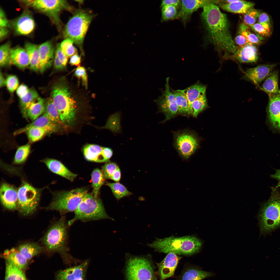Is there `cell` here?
<instances>
[{"mask_svg":"<svg viewBox=\"0 0 280 280\" xmlns=\"http://www.w3.org/2000/svg\"><path fill=\"white\" fill-rule=\"evenodd\" d=\"M211 2L204 0H181L180 10L178 13L180 18L185 25L190 19L192 14L206 4Z\"/></svg>","mask_w":280,"mask_h":280,"instance_id":"obj_22","label":"cell"},{"mask_svg":"<svg viewBox=\"0 0 280 280\" xmlns=\"http://www.w3.org/2000/svg\"><path fill=\"white\" fill-rule=\"evenodd\" d=\"M88 264L86 261L78 265L60 270L56 274L55 280H85Z\"/></svg>","mask_w":280,"mask_h":280,"instance_id":"obj_17","label":"cell"},{"mask_svg":"<svg viewBox=\"0 0 280 280\" xmlns=\"http://www.w3.org/2000/svg\"><path fill=\"white\" fill-rule=\"evenodd\" d=\"M177 8L172 5H165L162 7V22L172 20L178 18Z\"/></svg>","mask_w":280,"mask_h":280,"instance_id":"obj_46","label":"cell"},{"mask_svg":"<svg viewBox=\"0 0 280 280\" xmlns=\"http://www.w3.org/2000/svg\"><path fill=\"white\" fill-rule=\"evenodd\" d=\"M21 2L47 15L59 28L61 27L60 12L63 10L71 9L65 0H27Z\"/></svg>","mask_w":280,"mask_h":280,"instance_id":"obj_11","label":"cell"},{"mask_svg":"<svg viewBox=\"0 0 280 280\" xmlns=\"http://www.w3.org/2000/svg\"><path fill=\"white\" fill-rule=\"evenodd\" d=\"M206 86L198 81L194 84L181 91L186 96L188 102L189 115H192L193 102L201 94L206 92Z\"/></svg>","mask_w":280,"mask_h":280,"instance_id":"obj_28","label":"cell"},{"mask_svg":"<svg viewBox=\"0 0 280 280\" xmlns=\"http://www.w3.org/2000/svg\"><path fill=\"white\" fill-rule=\"evenodd\" d=\"M254 5V4L251 2L237 0L231 3L221 4L220 6L223 9L228 12L244 14L250 9L253 8Z\"/></svg>","mask_w":280,"mask_h":280,"instance_id":"obj_30","label":"cell"},{"mask_svg":"<svg viewBox=\"0 0 280 280\" xmlns=\"http://www.w3.org/2000/svg\"><path fill=\"white\" fill-rule=\"evenodd\" d=\"M10 43L8 42L0 47V66L4 67L10 66L12 63L10 56Z\"/></svg>","mask_w":280,"mask_h":280,"instance_id":"obj_44","label":"cell"},{"mask_svg":"<svg viewBox=\"0 0 280 280\" xmlns=\"http://www.w3.org/2000/svg\"><path fill=\"white\" fill-rule=\"evenodd\" d=\"M279 188L271 187L270 196L262 206L257 215L260 232L265 234L280 226V193Z\"/></svg>","mask_w":280,"mask_h":280,"instance_id":"obj_6","label":"cell"},{"mask_svg":"<svg viewBox=\"0 0 280 280\" xmlns=\"http://www.w3.org/2000/svg\"><path fill=\"white\" fill-rule=\"evenodd\" d=\"M83 152L87 160L99 163L108 162L113 153L112 150L109 148L91 144L85 145Z\"/></svg>","mask_w":280,"mask_h":280,"instance_id":"obj_14","label":"cell"},{"mask_svg":"<svg viewBox=\"0 0 280 280\" xmlns=\"http://www.w3.org/2000/svg\"><path fill=\"white\" fill-rule=\"evenodd\" d=\"M271 178L275 179L278 181V183L276 186L278 188L280 187V169L276 170L275 173L271 175Z\"/></svg>","mask_w":280,"mask_h":280,"instance_id":"obj_62","label":"cell"},{"mask_svg":"<svg viewBox=\"0 0 280 280\" xmlns=\"http://www.w3.org/2000/svg\"><path fill=\"white\" fill-rule=\"evenodd\" d=\"M69 227L65 215L61 216L49 229L43 240V243L48 250L59 254L64 263L66 265L81 262L73 257L69 253Z\"/></svg>","mask_w":280,"mask_h":280,"instance_id":"obj_2","label":"cell"},{"mask_svg":"<svg viewBox=\"0 0 280 280\" xmlns=\"http://www.w3.org/2000/svg\"><path fill=\"white\" fill-rule=\"evenodd\" d=\"M240 34L244 37L252 45H259L263 38L259 35L256 34L250 30L249 26L244 23L240 26Z\"/></svg>","mask_w":280,"mask_h":280,"instance_id":"obj_42","label":"cell"},{"mask_svg":"<svg viewBox=\"0 0 280 280\" xmlns=\"http://www.w3.org/2000/svg\"><path fill=\"white\" fill-rule=\"evenodd\" d=\"M118 166L114 162H108L102 167L101 171L105 179H110Z\"/></svg>","mask_w":280,"mask_h":280,"instance_id":"obj_50","label":"cell"},{"mask_svg":"<svg viewBox=\"0 0 280 280\" xmlns=\"http://www.w3.org/2000/svg\"><path fill=\"white\" fill-rule=\"evenodd\" d=\"M54 65L55 68L58 70H62L65 67L55 56L54 59Z\"/></svg>","mask_w":280,"mask_h":280,"instance_id":"obj_61","label":"cell"},{"mask_svg":"<svg viewBox=\"0 0 280 280\" xmlns=\"http://www.w3.org/2000/svg\"><path fill=\"white\" fill-rule=\"evenodd\" d=\"M43 114L55 123L61 127L64 126L51 98H48L46 101L45 111Z\"/></svg>","mask_w":280,"mask_h":280,"instance_id":"obj_39","label":"cell"},{"mask_svg":"<svg viewBox=\"0 0 280 280\" xmlns=\"http://www.w3.org/2000/svg\"><path fill=\"white\" fill-rule=\"evenodd\" d=\"M2 257L5 261L11 263L23 271L26 269L29 264V261L20 254L17 249L12 248L5 250Z\"/></svg>","mask_w":280,"mask_h":280,"instance_id":"obj_27","label":"cell"},{"mask_svg":"<svg viewBox=\"0 0 280 280\" xmlns=\"http://www.w3.org/2000/svg\"><path fill=\"white\" fill-rule=\"evenodd\" d=\"M278 73L275 70L272 72L266 78L263 84L261 89L268 95L280 93L278 85Z\"/></svg>","mask_w":280,"mask_h":280,"instance_id":"obj_31","label":"cell"},{"mask_svg":"<svg viewBox=\"0 0 280 280\" xmlns=\"http://www.w3.org/2000/svg\"><path fill=\"white\" fill-rule=\"evenodd\" d=\"M11 25L17 34L27 35L33 31L35 24L31 13L29 11L26 10L12 22Z\"/></svg>","mask_w":280,"mask_h":280,"instance_id":"obj_16","label":"cell"},{"mask_svg":"<svg viewBox=\"0 0 280 280\" xmlns=\"http://www.w3.org/2000/svg\"><path fill=\"white\" fill-rule=\"evenodd\" d=\"M88 191L87 188L81 187L54 193L52 201L47 209L58 211L61 216L74 212Z\"/></svg>","mask_w":280,"mask_h":280,"instance_id":"obj_7","label":"cell"},{"mask_svg":"<svg viewBox=\"0 0 280 280\" xmlns=\"http://www.w3.org/2000/svg\"><path fill=\"white\" fill-rule=\"evenodd\" d=\"M52 172L73 181L77 174L70 171L62 162L59 160L46 158L41 160Z\"/></svg>","mask_w":280,"mask_h":280,"instance_id":"obj_24","label":"cell"},{"mask_svg":"<svg viewBox=\"0 0 280 280\" xmlns=\"http://www.w3.org/2000/svg\"><path fill=\"white\" fill-rule=\"evenodd\" d=\"M213 272L205 271L194 265H188L183 270L177 280H202L214 276Z\"/></svg>","mask_w":280,"mask_h":280,"instance_id":"obj_25","label":"cell"},{"mask_svg":"<svg viewBox=\"0 0 280 280\" xmlns=\"http://www.w3.org/2000/svg\"><path fill=\"white\" fill-rule=\"evenodd\" d=\"M11 27L9 21L6 18L3 10L0 9V27L8 28Z\"/></svg>","mask_w":280,"mask_h":280,"instance_id":"obj_55","label":"cell"},{"mask_svg":"<svg viewBox=\"0 0 280 280\" xmlns=\"http://www.w3.org/2000/svg\"><path fill=\"white\" fill-rule=\"evenodd\" d=\"M42 190L26 181L23 182L17 190V207L23 214L29 215L35 211L39 202Z\"/></svg>","mask_w":280,"mask_h":280,"instance_id":"obj_10","label":"cell"},{"mask_svg":"<svg viewBox=\"0 0 280 280\" xmlns=\"http://www.w3.org/2000/svg\"><path fill=\"white\" fill-rule=\"evenodd\" d=\"M106 184L110 188L115 197L118 200L132 194L124 186L118 182L111 183L106 181Z\"/></svg>","mask_w":280,"mask_h":280,"instance_id":"obj_41","label":"cell"},{"mask_svg":"<svg viewBox=\"0 0 280 280\" xmlns=\"http://www.w3.org/2000/svg\"><path fill=\"white\" fill-rule=\"evenodd\" d=\"M39 97L37 91L33 88H31L24 97L20 99L21 112L23 117L25 119H27L28 118L27 111L29 107L32 102Z\"/></svg>","mask_w":280,"mask_h":280,"instance_id":"obj_37","label":"cell"},{"mask_svg":"<svg viewBox=\"0 0 280 280\" xmlns=\"http://www.w3.org/2000/svg\"><path fill=\"white\" fill-rule=\"evenodd\" d=\"M250 27L257 34L261 36L268 37L271 34L270 24H261L258 23H255Z\"/></svg>","mask_w":280,"mask_h":280,"instance_id":"obj_49","label":"cell"},{"mask_svg":"<svg viewBox=\"0 0 280 280\" xmlns=\"http://www.w3.org/2000/svg\"><path fill=\"white\" fill-rule=\"evenodd\" d=\"M126 256L125 280H157L150 255Z\"/></svg>","mask_w":280,"mask_h":280,"instance_id":"obj_8","label":"cell"},{"mask_svg":"<svg viewBox=\"0 0 280 280\" xmlns=\"http://www.w3.org/2000/svg\"><path fill=\"white\" fill-rule=\"evenodd\" d=\"M233 55L240 63L255 62L258 58L257 48L254 45H248L237 49Z\"/></svg>","mask_w":280,"mask_h":280,"instance_id":"obj_26","label":"cell"},{"mask_svg":"<svg viewBox=\"0 0 280 280\" xmlns=\"http://www.w3.org/2000/svg\"><path fill=\"white\" fill-rule=\"evenodd\" d=\"M75 76L81 80L82 84L87 88L88 85V78L86 71L83 66L78 67L74 72Z\"/></svg>","mask_w":280,"mask_h":280,"instance_id":"obj_52","label":"cell"},{"mask_svg":"<svg viewBox=\"0 0 280 280\" xmlns=\"http://www.w3.org/2000/svg\"><path fill=\"white\" fill-rule=\"evenodd\" d=\"M174 146L183 159H188L199 148L200 139L193 131L187 130L174 133Z\"/></svg>","mask_w":280,"mask_h":280,"instance_id":"obj_12","label":"cell"},{"mask_svg":"<svg viewBox=\"0 0 280 280\" xmlns=\"http://www.w3.org/2000/svg\"><path fill=\"white\" fill-rule=\"evenodd\" d=\"M235 40L236 43L240 48L248 45H252L244 37L240 34L236 37Z\"/></svg>","mask_w":280,"mask_h":280,"instance_id":"obj_54","label":"cell"},{"mask_svg":"<svg viewBox=\"0 0 280 280\" xmlns=\"http://www.w3.org/2000/svg\"><path fill=\"white\" fill-rule=\"evenodd\" d=\"M6 80V86L9 91L13 93L18 88L19 81L17 77L15 75H10Z\"/></svg>","mask_w":280,"mask_h":280,"instance_id":"obj_51","label":"cell"},{"mask_svg":"<svg viewBox=\"0 0 280 280\" xmlns=\"http://www.w3.org/2000/svg\"><path fill=\"white\" fill-rule=\"evenodd\" d=\"M92 193L95 197H99L101 187L105 182V179L101 170L96 168L92 171L91 174Z\"/></svg>","mask_w":280,"mask_h":280,"instance_id":"obj_38","label":"cell"},{"mask_svg":"<svg viewBox=\"0 0 280 280\" xmlns=\"http://www.w3.org/2000/svg\"><path fill=\"white\" fill-rule=\"evenodd\" d=\"M52 96L64 125H72L76 119L77 106L67 85L62 82L55 85L52 89Z\"/></svg>","mask_w":280,"mask_h":280,"instance_id":"obj_4","label":"cell"},{"mask_svg":"<svg viewBox=\"0 0 280 280\" xmlns=\"http://www.w3.org/2000/svg\"><path fill=\"white\" fill-rule=\"evenodd\" d=\"M9 30L7 28L0 27V39H3L8 35Z\"/></svg>","mask_w":280,"mask_h":280,"instance_id":"obj_63","label":"cell"},{"mask_svg":"<svg viewBox=\"0 0 280 280\" xmlns=\"http://www.w3.org/2000/svg\"><path fill=\"white\" fill-rule=\"evenodd\" d=\"M74 43L72 40L66 39L61 42L60 46L62 51L68 58L76 53L77 50L73 45Z\"/></svg>","mask_w":280,"mask_h":280,"instance_id":"obj_47","label":"cell"},{"mask_svg":"<svg viewBox=\"0 0 280 280\" xmlns=\"http://www.w3.org/2000/svg\"><path fill=\"white\" fill-rule=\"evenodd\" d=\"M6 80H5L1 71L0 73V87H2L6 86Z\"/></svg>","mask_w":280,"mask_h":280,"instance_id":"obj_64","label":"cell"},{"mask_svg":"<svg viewBox=\"0 0 280 280\" xmlns=\"http://www.w3.org/2000/svg\"><path fill=\"white\" fill-rule=\"evenodd\" d=\"M25 47L29 57L30 68L36 72L39 71L40 64L38 47L35 44L27 42L25 44Z\"/></svg>","mask_w":280,"mask_h":280,"instance_id":"obj_32","label":"cell"},{"mask_svg":"<svg viewBox=\"0 0 280 280\" xmlns=\"http://www.w3.org/2000/svg\"><path fill=\"white\" fill-rule=\"evenodd\" d=\"M24 133H26L29 141L31 143L36 142L40 140L45 135L48 134L47 132L44 130L35 127L28 128L26 130Z\"/></svg>","mask_w":280,"mask_h":280,"instance_id":"obj_45","label":"cell"},{"mask_svg":"<svg viewBox=\"0 0 280 280\" xmlns=\"http://www.w3.org/2000/svg\"><path fill=\"white\" fill-rule=\"evenodd\" d=\"M61 127L52 121L45 114H43L31 123L15 131L13 135H16L23 133L26 130L32 127L43 129L47 132L48 134H50L58 131Z\"/></svg>","mask_w":280,"mask_h":280,"instance_id":"obj_19","label":"cell"},{"mask_svg":"<svg viewBox=\"0 0 280 280\" xmlns=\"http://www.w3.org/2000/svg\"><path fill=\"white\" fill-rule=\"evenodd\" d=\"M176 99L178 108V114L187 117L189 116L188 102L184 94L181 90L171 89Z\"/></svg>","mask_w":280,"mask_h":280,"instance_id":"obj_35","label":"cell"},{"mask_svg":"<svg viewBox=\"0 0 280 280\" xmlns=\"http://www.w3.org/2000/svg\"><path fill=\"white\" fill-rule=\"evenodd\" d=\"M81 63V58L77 53L74 54L71 57L69 63L73 66H80Z\"/></svg>","mask_w":280,"mask_h":280,"instance_id":"obj_59","label":"cell"},{"mask_svg":"<svg viewBox=\"0 0 280 280\" xmlns=\"http://www.w3.org/2000/svg\"><path fill=\"white\" fill-rule=\"evenodd\" d=\"M74 212L73 218L68 221L69 226L78 220L83 222L105 219L114 220L106 213L100 198L95 197L92 193L85 195Z\"/></svg>","mask_w":280,"mask_h":280,"instance_id":"obj_5","label":"cell"},{"mask_svg":"<svg viewBox=\"0 0 280 280\" xmlns=\"http://www.w3.org/2000/svg\"><path fill=\"white\" fill-rule=\"evenodd\" d=\"M31 151V146L29 143L19 147L15 153L13 161L14 164L20 165L26 160Z\"/></svg>","mask_w":280,"mask_h":280,"instance_id":"obj_43","label":"cell"},{"mask_svg":"<svg viewBox=\"0 0 280 280\" xmlns=\"http://www.w3.org/2000/svg\"><path fill=\"white\" fill-rule=\"evenodd\" d=\"M268 117L271 126L280 131V93L268 95Z\"/></svg>","mask_w":280,"mask_h":280,"instance_id":"obj_18","label":"cell"},{"mask_svg":"<svg viewBox=\"0 0 280 280\" xmlns=\"http://www.w3.org/2000/svg\"><path fill=\"white\" fill-rule=\"evenodd\" d=\"M258 18V23L261 24H270V19L269 16L266 13L262 12L260 14Z\"/></svg>","mask_w":280,"mask_h":280,"instance_id":"obj_58","label":"cell"},{"mask_svg":"<svg viewBox=\"0 0 280 280\" xmlns=\"http://www.w3.org/2000/svg\"><path fill=\"white\" fill-rule=\"evenodd\" d=\"M20 254L29 261L41 253L43 248L35 243H28L22 244L17 249Z\"/></svg>","mask_w":280,"mask_h":280,"instance_id":"obj_34","label":"cell"},{"mask_svg":"<svg viewBox=\"0 0 280 280\" xmlns=\"http://www.w3.org/2000/svg\"><path fill=\"white\" fill-rule=\"evenodd\" d=\"M10 54L12 63L18 68L24 69L29 66V57L25 49L19 46L11 48Z\"/></svg>","mask_w":280,"mask_h":280,"instance_id":"obj_29","label":"cell"},{"mask_svg":"<svg viewBox=\"0 0 280 280\" xmlns=\"http://www.w3.org/2000/svg\"><path fill=\"white\" fill-rule=\"evenodd\" d=\"M55 56L57 57L65 67L66 66L68 62V58L62 51L60 46H58L55 52Z\"/></svg>","mask_w":280,"mask_h":280,"instance_id":"obj_53","label":"cell"},{"mask_svg":"<svg viewBox=\"0 0 280 280\" xmlns=\"http://www.w3.org/2000/svg\"><path fill=\"white\" fill-rule=\"evenodd\" d=\"M93 16L83 10L75 12L67 23L64 32L66 39L72 40L83 52V40Z\"/></svg>","mask_w":280,"mask_h":280,"instance_id":"obj_9","label":"cell"},{"mask_svg":"<svg viewBox=\"0 0 280 280\" xmlns=\"http://www.w3.org/2000/svg\"><path fill=\"white\" fill-rule=\"evenodd\" d=\"M181 1L180 0H165L162 1L160 7L165 5H172L176 6L178 9L180 8Z\"/></svg>","mask_w":280,"mask_h":280,"instance_id":"obj_57","label":"cell"},{"mask_svg":"<svg viewBox=\"0 0 280 280\" xmlns=\"http://www.w3.org/2000/svg\"><path fill=\"white\" fill-rule=\"evenodd\" d=\"M23 271L11 263L5 261L4 280H26Z\"/></svg>","mask_w":280,"mask_h":280,"instance_id":"obj_36","label":"cell"},{"mask_svg":"<svg viewBox=\"0 0 280 280\" xmlns=\"http://www.w3.org/2000/svg\"><path fill=\"white\" fill-rule=\"evenodd\" d=\"M40 71L42 73L50 68L54 60V48L51 41H46L38 47Z\"/></svg>","mask_w":280,"mask_h":280,"instance_id":"obj_23","label":"cell"},{"mask_svg":"<svg viewBox=\"0 0 280 280\" xmlns=\"http://www.w3.org/2000/svg\"><path fill=\"white\" fill-rule=\"evenodd\" d=\"M181 258V256H178L175 253L170 252L162 261L156 263L159 280H165L174 276L178 264Z\"/></svg>","mask_w":280,"mask_h":280,"instance_id":"obj_15","label":"cell"},{"mask_svg":"<svg viewBox=\"0 0 280 280\" xmlns=\"http://www.w3.org/2000/svg\"><path fill=\"white\" fill-rule=\"evenodd\" d=\"M203 7L202 17L212 41L220 49L234 54L237 48L230 34L226 15L211 2Z\"/></svg>","mask_w":280,"mask_h":280,"instance_id":"obj_1","label":"cell"},{"mask_svg":"<svg viewBox=\"0 0 280 280\" xmlns=\"http://www.w3.org/2000/svg\"><path fill=\"white\" fill-rule=\"evenodd\" d=\"M121 176V171L118 166L116 170L110 179L116 182H118L120 180Z\"/></svg>","mask_w":280,"mask_h":280,"instance_id":"obj_60","label":"cell"},{"mask_svg":"<svg viewBox=\"0 0 280 280\" xmlns=\"http://www.w3.org/2000/svg\"><path fill=\"white\" fill-rule=\"evenodd\" d=\"M169 78L166 79L165 90L162 95L154 100L157 104L158 111L163 114L165 117L164 123L174 118L178 114V108L174 96L170 88Z\"/></svg>","mask_w":280,"mask_h":280,"instance_id":"obj_13","label":"cell"},{"mask_svg":"<svg viewBox=\"0 0 280 280\" xmlns=\"http://www.w3.org/2000/svg\"><path fill=\"white\" fill-rule=\"evenodd\" d=\"M208 107L206 95V92L201 94L193 102L192 115L196 118L198 115Z\"/></svg>","mask_w":280,"mask_h":280,"instance_id":"obj_40","label":"cell"},{"mask_svg":"<svg viewBox=\"0 0 280 280\" xmlns=\"http://www.w3.org/2000/svg\"><path fill=\"white\" fill-rule=\"evenodd\" d=\"M45 102L44 99L39 97L35 99L27 109L28 118L33 121L43 114L45 111Z\"/></svg>","mask_w":280,"mask_h":280,"instance_id":"obj_33","label":"cell"},{"mask_svg":"<svg viewBox=\"0 0 280 280\" xmlns=\"http://www.w3.org/2000/svg\"><path fill=\"white\" fill-rule=\"evenodd\" d=\"M0 196L2 203L6 208L13 210L17 207V190L12 185L2 183L0 187Z\"/></svg>","mask_w":280,"mask_h":280,"instance_id":"obj_20","label":"cell"},{"mask_svg":"<svg viewBox=\"0 0 280 280\" xmlns=\"http://www.w3.org/2000/svg\"><path fill=\"white\" fill-rule=\"evenodd\" d=\"M29 89L27 86L22 84L16 90V94L20 99L24 97L28 92Z\"/></svg>","mask_w":280,"mask_h":280,"instance_id":"obj_56","label":"cell"},{"mask_svg":"<svg viewBox=\"0 0 280 280\" xmlns=\"http://www.w3.org/2000/svg\"><path fill=\"white\" fill-rule=\"evenodd\" d=\"M260 11L253 8L249 10L243 16L244 23L251 27L255 24L260 13Z\"/></svg>","mask_w":280,"mask_h":280,"instance_id":"obj_48","label":"cell"},{"mask_svg":"<svg viewBox=\"0 0 280 280\" xmlns=\"http://www.w3.org/2000/svg\"><path fill=\"white\" fill-rule=\"evenodd\" d=\"M276 64H263L247 69L244 78L256 85H258L272 72Z\"/></svg>","mask_w":280,"mask_h":280,"instance_id":"obj_21","label":"cell"},{"mask_svg":"<svg viewBox=\"0 0 280 280\" xmlns=\"http://www.w3.org/2000/svg\"><path fill=\"white\" fill-rule=\"evenodd\" d=\"M202 244L201 240L194 236L177 237L172 235L163 239L156 238L147 245L160 253L172 252L178 255H191L199 252Z\"/></svg>","mask_w":280,"mask_h":280,"instance_id":"obj_3","label":"cell"}]
</instances>
